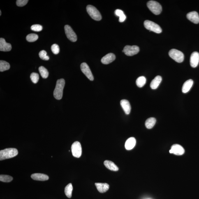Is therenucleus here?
<instances>
[{"label": "nucleus", "mask_w": 199, "mask_h": 199, "mask_svg": "<svg viewBox=\"0 0 199 199\" xmlns=\"http://www.w3.org/2000/svg\"><path fill=\"white\" fill-rule=\"evenodd\" d=\"M65 85L64 79H61L58 80L54 91V97L57 100H61L62 98L63 90Z\"/></svg>", "instance_id": "nucleus-1"}, {"label": "nucleus", "mask_w": 199, "mask_h": 199, "mask_svg": "<svg viewBox=\"0 0 199 199\" xmlns=\"http://www.w3.org/2000/svg\"><path fill=\"white\" fill-rule=\"evenodd\" d=\"M18 151L14 148H7L0 151V160L2 161L16 156L18 155Z\"/></svg>", "instance_id": "nucleus-2"}, {"label": "nucleus", "mask_w": 199, "mask_h": 199, "mask_svg": "<svg viewBox=\"0 0 199 199\" xmlns=\"http://www.w3.org/2000/svg\"><path fill=\"white\" fill-rule=\"evenodd\" d=\"M86 10L90 16L93 19L96 21L101 20L102 17L101 14L95 7L91 5H87Z\"/></svg>", "instance_id": "nucleus-3"}, {"label": "nucleus", "mask_w": 199, "mask_h": 199, "mask_svg": "<svg viewBox=\"0 0 199 199\" xmlns=\"http://www.w3.org/2000/svg\"><path fill=\"white\" fill-rule=\"evenodd\" d=\"M169 54L170 57L177 62L181 63L184 61V54L176 49H172L169 52Z\"/></svg>", "instance_id": "nucleus-4"}, {"label": "nucleus", "mask_w": 199, "mask_h": 199, "mask_svg": "<svg viewBox=\"0 0 199 199\" xmlns=\"http://www.w3.org/2000/svg\"><path fill=\"white\" fill-rule=\"evenodd\" d=\"M147 6L152 13L155 15H158L161 13L162 7L161 5L157 2L150 1L148 2Z\"/></svg>", "instance_id": "nucleus-5"}, {"label": "nucleus", "mask_w": 199, "mask_h": 199, "mask_svg": "<svg viewBox=\"0 0 199 199\" xmlns=\"http://www.w3.org/2000/svg\"><path fill=\"white\" fill-rule=\"evenodd\" d=\"M144 25L146 29L157 33H161L162 29L160 26L152 21L147 20L144 22Z\"/></svg>", "instance_id": "nucleus-6"}, {"label": "nucleus", "mask_w": 199, "mask_h": 199, "mask_svg": "<svg viewBox=\"0 0 199 199\" xmlns=\"http://www.w3.org/2000/svg\"><path fill=\"white\" fill-rule=\"evenodd\" d=\"M140 52V48L137 45H126L124 48L123 52L126 55L132 56Z\"/></svg>", "instance_id": "nucleus-7"}, {"label": "nucleus", "mask_w": 199, "mask_h": 199, "mask_svg": "<svg viewBox=\"0 0 199 199\" xmlns=\"http://www.w3.org/2000/svg\"><path fill=\"white\" fill-rule=\"evenodd\" d=\"M71 151L74 157L80 158L82 154V148L80 143L78 141L74 142L71 146Z\"/></svg>", "instance_id": "nucleus-8"}, {"label": "nucleus", "mask_w": 199, "mask_h": 199, "mask_svg": "<svg viewBox=\"0 0 199 199\" xmlns=\"http://www.w3.org/2000/svg\"><path fill=\"white\" fill-rule=\"evenodd\" d=\"M65 33L68 39L70 41L75 42L77 41V37L70 26L66 25L64 27Z\"/></svg>", "instance_id": "nucleus-9"}, {"label": "nucleus", "mask_w": 199, "mask_h": 199, "mask_svg": "<svg viewBox=\"0 0 199 199\" xmlns=\"http://www.w3.org/2000/svg\"><path fill=\"white\" fill-rule=\"evenodd\" d=\"M80 68L82 73L85 75L88 79L91 81L94 80V77L87 63L84 62L82 63L80 65Z\"/></svg>", "instance_id": "nucleus-10"}, {"label": "nucleus", "mask_w": 199, "mask_h": 199, "mask_svg": "<svg viewBox=\"0 0 199 199\" xmlns=\"http://www.w3.org/2000/svg\"><path fill=\"white\" fill-rule=\"evenodd\" d=\"M169 152L170 154H174L177 155H182L185 152L184 149L182 146L179 144H174L172 146Z\"/></svg>", "instance_id": "nucleus-11"}, {"label": "nucleus", "mask_w": 199, "mask_h": 199, "mask_svg": "<svg viewBox=\"0 0 199 199\" xmlns=\"http://www.w3.org/2000/svg\"><path fill=\"white\" fill-rule=\"evenodd\" d=\"M199 62V53L197 52H194L191 54L190 57V65L193 68H195L198 66Z\"/></svg>", "instance_id": "nucleus-12"}, {"label": "nucleus", "mask_w": 199, "mask_h": 199, "mask_svg": "<svg viewBox=\"0 0 199 199\" xmlns=\"http://www.w3.org/2000/svg\"><path fill=\"white\" fill-rule=\"evenodd\" d=\"M12 49V46L10 44L7 43L4 38H0V51L1 52H9Z\"/></svg>", "instance_id": "nucleus-13"}, {"label": "nucleus", "mask_w": 199, "mask_h": 199, "mask_svg": "<svg viewBox=\"0 0 199 199\" xmlns=\"http://www.w3.org/2000/svg\"><path fill=\"white\" fill-rule=\"evenodd\" d=\"M187 17L188 20L195 24H198L199 23V16L196 12H190L187 15Z\"/></svg>", "instance_id": "nucleus-14"}, {"label": "nucleus", "mask_w": 199, "mask_h": 199, "mask_svg": "<svg viewBox=\"0 0 199 199\" xmlns=\"http://www.w3.org/2000/svg\"><path fill=\"white\" fill-rule=\"evenodd\" d=\"M115 55L110 53L102 58L101 62L104 64H108L115 60Z\"/></svg>", "instance_id": "nucleus-15"}, {"label": "nucleus", "mask_w": 199, "mask_h": 199, "mask_svg": "<svg viewBox=\"0 0 199 199\" xmlns=\"http://www.w3.org/2000/svg\"><path fill=\"white\" fill-rule=\"evenodd\" d=\"M120 104L125 113L126 114H130L131 110V106L129 101L126 100H122L120 101Z\"/></svg>", "instance_id": "nucleus-16"}, {"label": "nucleus", "mask_w": 199, "mask_h": 199, "mask_svg": "<svg viewBox=\"0 0 199 199\" xmlns=\"http://www.w3.org/2000/svg\"><path fill=\"white\" fill-rule=\"evenodd\" d=\"M136 143L135 139L134 137H131L126 140L125 143V148L127 150H130L135 147Z\"/></svg>", "instance_id": "nucleus-17"}, {"label": "nucleus", "mask_w": 199, "mask_h": 199, "mask_svg": "<svg viewBox=\"0 0 199 199\" xmlns=\"http://www.w3.org/2000/svg\"><path fill=\"white\" fill-rule=\"evenodd\" d=\"M31 178L35 180L44 181L48 180L49 177L46 174L42 173H34L31 175Z\"/></svg>", "instance_id": "nucleus-18"}, {"label": "nucleus", "mask_w": 199, "mask_h": 199, "mask_svg": "<svg viewBox=\"0 0 199 199\" xmlns=\"http://www.w3.org/2000/svg\"><path fill=\"white\" fill-rule=\"evenodd\" d=\"M95 184L98 191L100 193L106 192L109 188V185L106 183H96Z\"/></svg>", "instance_id": "nucleus-19"}, {"label": "nucleus", "mask_w": 199, "mask_h": 199, "mask_svg": "<svg viewBox=\"0 0 199 199\" xmlns=\"http://www.w3.org/2000/svg\"><path fill=\"white\" fill-rule=\"evenodd\" d=\"M193 83V81L192 79H189L185 82L182 87V92L186 93L189 91L192 87Z\"/></svg>", "instance_id": "nucleus-20"}, {"label": "nucleus", "mask_w": 199, "mask_h": 199, "mask_svg": "<svg viewBox=\"0 0 199 199\" xmlns=\"http://www.w3.org/2000/svg\"><path fill=\"white\" fill-rule=\"evenodd\" d=\"M162 80V78L160 76H157L151 82L150 87L152 89H156L159 86Z\"/></svg>", "instance_id": "nucleus-21"}, {"label": "nucleus", "mask_w": 199, "mask_h": 199, "mask_svg": "<svg viewBox=\"0 0 199 199\" xmlns=\"http://www.w3.org/2000/svg\"><path fill=\"white\" fill-rule=\"evenodd\" d=\"M104 164L106 168L110 170L113 171H117L119 169L117 165L112 161L106 160L104 162Z\"/></svg>", "instance_id": "nucleus-22"}, {"label": "nucleus", "mask_w": 199, "mask_h": 199, "mask_svg": "<svg viewBox=\"0 0 199 199\" xmlns=\"http://www.w3.org/2000/svg\"><path fill=\"white\" fill-rule=\"evenodd\" d=\"M156 119L154 117L149 118L145 121V125L147 129H150L152 128L155 124Z\"/></svg>", "instance_id": "nucleus-23"}, {"label": "nucleus", "mask_w": 199, "mask_h": 199, "mask_svg": "<svg viewBox=\"0 0 199 199\" xmlns=\"http://www.w3.org/2000/svg\"><path fill=\"white\" fill-rule=\"evenodd\" d=\"M73 191V186L71 183L69 184L65 188V193L69 198L72 197Z\"/></svg>", "instance_id": "nucleus-24"}, {"label": "nucleus", "mask_w": 199, "mask_h": 199, "mask_svg": "<svg viewBox=\"0 0 199 199\" xmlns=\"http://www.w3.org/2000/svg\"><path fill=\"white\" fill-rule=\"evenodd\" d=\"M10 65L7 62L1 60L0 61V71L3 72L9 69Z\"/></svg>", "instance_id": "nucleus-25"}, {"label": "nucleus", "mask_w": 199, "mask_h": 199, "mask_svg": "<svg viewBox=\"0 0 199 199\" xmlns=\"http://www.w3.org/2000/svg\"><path fill=\"white\" fill-rule=\"evenodd\" d=\"M41 76L43 78L46 79L48 76L49 73L48 70L43 66H40L38 68Z\"/></svg>", "instance_id": "nucleus-26"}, {"label": "nucleus", "mask_w": 199, "mask_h": 199, "mask_svg": "<svg viewBox=\"0 0 199 199\" xmlns=\"http://www.w3.org/2000/svg\"><path fill=\"white\" fill-rule=\"evenodd\" d=\"M146 79L143 76L138 77L137 79L136 83L137 86L139 87H142L145 85L146 83Z\"/></svg>", "instance_id": "nucleus-27"}, {"label": "nucleus", "mask_w": 199, "mask_h": 199, "mask_svg": "<svg viewBox=\"0 0 199 199\" xmlns=\"http://www.w3.org/2000/svg\"><path fill=\"white\" fill-rule=\"evenodd\" d=\"M38 37L37 35L35 34H30L26 37V40L28 41L33 42L37 40Z\"/></svg>", "instance_id": "nucleus-28"}, {"label": "nucleus", "mask_w": 199, "mask_h": 199, "mask_svg": "<svg viewBox=\"0 0 199 199\" xmlns=\"http://www.w3.org/2000/svg\"><path fill=\"white\" fill-rule=\"evenodd\" d=\"M13 178L11 176L6 175H1L0 181L3 182H10L13 180Z\"/></svg>", "instance_id": "nucleus-29"}, {"label": "nucleus", "mask_w": 199, "mask_h": 199, "mask_svg": "<svg viewBox=\"0 0 199 199\" xmlns=\"http://www.w3.org/2000/svg\"><path fill=\"white\" fill-rule=\"evenodd\" d=\"M30 78L32 81L35 84H36L38 81L39 79V76L38 73H33L31 74Z\"/></svg>", "instance_id": "nucleus-30"}, {"label": "nucleus", "mask_w": 199, "mask_h": 199, "mask_svg": "<svg viewBox=\"0 0 199 199\" xmlns=\"http://www.w3.org/2000/svg\"><path fill=\"white\" fill-rule=\"evenodd\" d=\"M39 55L40 59L48 61L50 59L48 56L47 55V53L45 50L41 51L39 54Z\"/></svg>", "instance_id": "nucleus-31"}, {"label": "nucleus", "mask_w": 199, "mask_h": 199, "mask_svg": "<svg viewBox=\"0 0 199 199\" xmlns=\"http://www.w3.org/2000/svg\"><path fill=\"white\" fill-rule=\"evenodd\" d=\"M52 52L54 54L57 55L59 53L60 51L59 45L57 44H54L51 47Z\"/></svg>", "instance_id": "nucleus-32"}, {"label": "nucleus", "mask_w": 199, "mask_h": 199, "mask_svg": "<svg viewBox=\"0 0 199 199\" xmlns=\"http://www.w3.org/2000/svg\"><path fill=\"white\" fill-rule=\"evenodd\" d=\"M31 29L34 31H40L43 30V27L39 24H34L31 26Z\"/></svg>", "instance_id": "nucleus-33"}, {"label": "nucleus", "mask_w": 199, "mask_h": 199, "mask_svg": "<svg viewBox=\"0 0 199 199\" xmlns=\"http://www.w3.org/2000/svg\"><path fill=\"white\" fill-rule=\"evenodd\" d=\"M28 2V0H17L16 5L18 6H23L27 4Z\"/></svg>", "instance_id": "nucleus-34"}, {"label": "nucleus", "mask_w": 199, "mask_h": 199, "mask_svg": "<svg viewBox=\"0 0 199 199\" xmlns=\"http://www.w3.org/2000/svg\"><path fill=\"white\" fill-rule=\"evenodd\" d=\"M115 14L116 16L119 17H120L121 16H122L124 14V12L122 10L120 9L116 10L115 11Z\"/></svg>", "instance_id": "nucleus-35"}, {"label": "nucleus", "mask_w": 199, "mask_h": 199, "mask_svg": "<svg viewBox=\"0 0 199 199\" xmlns=\"http://www.w3.org/2000/svg\"><path fill=\"white\" fill-rule=\"evenodd\" d=\"M126 15L124 14L122 16H121L120 17H119V21L120 22H123L126 20Z\"/></svg>", "instance_id": "nucleus-36"}, {"label": "nucleus", "mask_w": 199, "mask_h": 199, "mask_svg": "<svg viewBox=\"0 0 199 199\" xmlns=\"http://www.w3.org/2000/svg\"><path fill=\"white\" fill-rule=\"evenodd\" d=\"M1 14H2L1 11V10H0V15L1 16Z\"/></svg>", "instance_id": "nucleus-37"}]
</instances>
